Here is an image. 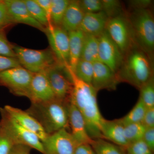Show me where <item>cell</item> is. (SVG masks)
Returning <instances> with one entry per match:
<instances>
[{"instance_id":"cell-1","label":"cell","mask_w":154,"mask_h":154,"mask_svg":"<svg viewBox=\"0 0 154 154\" xmlns=\"http://www.w3.org/2000/svg\"><path fill=\"white\" fill-rule=\"evenodd\" d=\"M66 69L73 85L70 101L75 105L82 116L87 132L91 139H103L101 125L104 118L98 107V92L91 85L78 79L69 67Z\"/></svg>"},{"instance_id":"cell-2","label":"cell","mask_w":154,"mask_h":154,"mask_svg":"<svg viewBox=\"0 0 154 154\" xmlns=\"http://www.w3.org/2000/svg\"><path fill=\"white\" fill-rule=\"evenodd\" d=\"M116 75L119 82L128 83L140 90L153 76L152 60L134 45L125 54Z\"/></svg>"},{"instance_id":"cell-3","label":"cell","mask_w":154,"mask_h":154,"mask_svg":"<svg viewBox=\"0 0 154 154\" xmlns=\"http://www.w3.org/2000/svg\"><path fill=\"white\" fill-rule=\"evenodd\" d=\"M55 99L48 102L31 103L26 110L40 123L48 135L69 127L68 105Z\"/></svg>"},{"instance_id":"cell-4","label":"cell","mask_w":154,"mask_h":154,"mask_svg":"<svg viewBox=\"0 0 154 154\" xmlns=\"http://www.w3.org/2000/svg\"><path fill=\"white\" fill-rule=\"evenodd\" d=\"M134 44L153 60L154 50V19L149 8L132 10L126 15Z\"/></svg>"},{"instance_id":"cell-5","label":"cell","mask_w":154,"mask_h":154,"mask_svg":"<svg viewBox=\"0 0 154 154\" xmlns=\"http://www.w3.org/2000/svg\"><path fill=\"white\" fill-rule=\"evenodd\" d=\"M13 47L21 66L33 73L61 65L51 49H31L15 45Z\"/></svg>"},{"instance_id":"cell-6","label":"cell","mask_w":154,"mask_h":154,"mask_svg":"<svg viewBox=\"0 0 154 154\" xmlns=\"http://www.w3.org/2000/svg\"><path fill=\"white\" fill-rule=\"evenodd\" d=\"M0 124L15 145L28 146L45 154L42 142L36 135L20 125L9 115L4 107L0 108Z\"/></svg>"},{"instance_id":"cell-7","label":"cell","mask_w":154,"mask_h":154,"mask_svg":"<svg viewBox=\"0 0 154 154\" xmlns=\"http://www.w3.org/2000/svg\"><path fill=\"white\" fill-rule=\"evenodd\" d=\"M105 30L124 56L135 45L129 21L125 14L109 18Z\"/></svg>"},{"instance_id":"cell-8","label":"cell","mask_w":154,"mask_h":154,"mask_svg":"<svg viewBox=\"0 0 154 154\" xmlns=\"http://www.w3.org/2000/svg\"><path fill=\"white\" fill-rule=\"evenodd\" d=\"M33 74L22 66L13 68L0 72V84L14 95L27 97Z\"/></svg>"},{"instance_id":"cell-9","label":"cell","mask_w":154,"mask_h":154,"mask_svg":"<svg viewBox=\"0 0 154 154\" xmlns=\"http://www.w3.org/2000/svg\"><path fill=\"white\" fill-rule=\"evenodd\" d=\"M42 143L45 154H74L79 145L65 128L48 135Z\"/></svg>"},{"instance_id":"cell-10","label":"cell","mask_w":154,"mask_h":154,"mask_svg":"<svg viewBox=\"0 0 154 154\" xmlns=\"http://www.w3.org/2000/svg\"><path fill=\"white\" fill-rule=\"evenodd\" d=\"M98 61L116 74L122 63L124 55L105 30L98 36Z\"/></svg>"},{"instance_id":"cell-11","label":"cell","mask_w":154,"mask_h":154,"mask_svg":"<svg viewBox=\"0 0 154 154\" xmlns=\"http://www.w3.org/2000/svg\"><path fill=\"white\" fill-rule=\"evenodd\" d=\"M45 33L58 62L64 66H69L68 33L61 27L53 25L46 28Z\"/></svg>"},{"instance_id":"cell-12","label":"cell","mask_w":154,"mask_h":154,"mask_svg":"<svg viewBox=\"0 0 154 154\" xmlns=\"http://www.w3.org/2000/svg\"><path fill=\"white\" fill-rule=\"evenodd\" d=\"M27 98L31 103L48 102L56 99L48 77L47 70L34 73Z\"/></svg>"},{"instance_id":"cell-13","label":"cell","mask_w":154,"mask_h":154,"mask_svg":"<svg viewBox=\"0 0 154 154\" xmlns=\"http://www.w3.org/2000/svg\"><path fill=\"white\" fill-rule=\"evenodd\" d=\"M63 66L59 64L48 69V77L56 99L69 103L73 85L71 79L67 78L62 70Z\"/></svg>"},{"instance_id":"cell-14","label":"cell","mask_w":154,"mask_h":154,"mask_svg":"<svg viewBox=\"0 0 154 154\" xmlns=\"http://www.w3.org/2000/svg\"><path fill=\"white\" fill-rule=\"evenodd\" d=\"M116 74L99 61L94 63V73L91 85L97 92L103 89L114 90L118 85Z\"/></svg>"},{"instance_id":"cell-15","label":"cell","mask_w":154,"mask_h":154,"mask_svg":"<svg viewBox=\"0 0 154 154\" xmlns=\"http://www.w3.org/2000/svg\"><path fill=\"white\" fill-rule=\"evenodd\" d=\"M4 2L14 23L26 24L45 32L46 28L33 19L23 0H5Z\"/></svg>"},{"instance_id":"cell-16","label":"cell","mask_w":154,"mask_h":154,"mask_svg":"<svg viewBox=\"0 0 154 154\" xmlns=\"http://www.w3.org/2000/svg\"><path fill=\"white\" fill-rule=\"evenodd\" d=\"M69 127L71 134L79 145L91 144L93 140L88 135L85 123L82 116L75 105L70 101L68 105Z\"/></svg>"},{"instance_id":"cell-17","label":"cell","mask_w":154,"mask_h":154,"mask_svg":"<svg viewBox=\"0 0 154 154\" xmlns=\"http://www.w3.org/2000/svg\"><path fill=\"white\" fill-rule=\"evenodd\" d=\"M4 108L20 125L36 135L42 142L47 137L48 134L40 123L26 110L24 111L9 105H6Z\"/></svg>"},{"instance_id":"cell-18","label":"cell","mask_w":154,"mask_h":154,"mask_svg":"<svg viewBox=\"0 0 154 154\" xmlns=\"http://www.w3.org/2000/svg\"><path fill=\"white\" fill-rule=\"evenodd\" d=\"M108 19L102 11L85 14L79 30L84 34L98 37L105 31Z\"/></svg>"},{"instance_id":"cell-19","label":"cell","mask_w":154,"mask_h":154,"mask_svg":"<svg viewBox=\"0 0 154 154\" xmlns=\"http://www.w3.org/2000/svg\"><path fill=\"white\" fill-rule=\"evenodd\" d=\"M101 132L104 139L123 148L129 144L125 136L124 125L119 119L107 120L104 119L101 125Z\"/></svg>"},{"instance_id":"cell-20","label":"cell","mask_w":154,"mask_h":154,"mask_svg":"<svg viewBox=\"0 0 154 154\" xmlns=\"http://www.w3.org/2000/svg\"><path fill=\"white\" fill-rule=\"evenodd\" d=\"M85 14L79 1H70L62 19L61 28L67 33L79 30Z\"/></svg>"},{"instance_id":"cell-21","label":"cell","mask_w":154,"mask_h":154,"mask_svg":"<svg viewBox=\"0 0 154 154\" xmlns=\"http://www.w3.org/2000/svg\"><path fill=\"white\" fill-rule=\"evenodd\" d=\"M69 39V68L74 72L76 66L81 58L85 34L79 30L68 33Z\"/></svg>"},{"instance_id":"cell-22","label":"cell","mask_w":154,"mask_h":154,"mask_svg":"<svg viewBox=\"0 0 154 154\" xmlns=\"http://www.w3.org/2000/svg\"><path fill=\"white\" fill-rule=\"evenodd\" d=\"M98 37L85 34L80 59L94 63L98 61Z\"/></svg>"},{"instance_id":"cell-23","label":"cell","mask_w":154,"mask_h":154,"mask_svg":"<svg viewBox=\"0 0 154 154\" xmlns=\"http://www.w3.org/2000/svg\"><path fill=\"white\" fill-rule=\"evenodd\" d=\"M146 110L147 107L139 97L135 105L129 113L119 119L123 125L131 123H142Z\"/></svg>"},{"instance_id":"cell-24","label":"cell","mask_w":154,"mask_h":154,"mask_svg":"<svg viewBox=\"0 0 154 154\" xmlns=\"http://www.w3.org/2000/svg\"><path fill=\"white\" fill-rule=\"evenodd\" d=\"M91 145L96 154H126L123 148L103 139L93 140Z\"/></svg>"},{"instance_id":"cell-25","label":"cell","mask_w":154,"mask_h":154,"mask_svg":"<svg viewBox=\"0 0 154 154\" xmlns=\"http://www.w3.org/2000/svg\"><path fill=\"white\" fill-rule=\"evenodd\" d=\"M74 73L79 79L91 85L94 73V63L80 59Z\"/></svg>"},{"instance_id":"cell-26","label":"cell","mask_w":154,"mask_h":154,"mask_svg":"<svg viewBox=\"0 0 154 154\" xmlns=\"http://www.w3.org/2000/svg\"><path fill=\"white\" fill-rule=\"evenodd\" d=\"M70 1L51 0V22L53 25L60 27L64 15Z\"/></svg>"},{"instance_id":"cell-27","label":"cell","mask_w":154,"mask_h":154,"mask_svg":"<svg viewBox=\"0 0 154 154\" xmlns=\"http://www.w3.org/2000/svg\"><path fill=\"white\" fill-rule=\"evenodd\" d=\"M146 128L142 123H131L124 125V134L128 143H132L143 140Z\"/></svg>"},{"instance_id":"cell-28","label":"cell","mask_w":154,"mask_h":154,"mask_svg":"<svg viewBox=\"0 0 154 154\" xmlns=\"http://www.w3.org/2000/svg\"><path fill=\"white\" fill-rule=\"evenodd\" d=\"M32 17L45 28L49 26L47 16L43 9L35 0H23Z\"/></svg>"},{"instance_id":"cell-29","label":"cell","mask_w":154,"mask_h":154,"mask_svg":"<svg viewBox=\"0 0 154 154\" xmlns=\"http://www.w3.org/2000/svg\"><path fill=\"white\" fill-rule=\"evenodd\" d=\"M141 99L147 108L154 107V80L152 77L140 89Z\"/></svg>"},{"instance_id":"cell-30","label":"cell","mask_w":154,"mask_h":154,"mask_svg":"<svg viewBox=\"0 0 154 154\" xmlns=\"http://www.w3.org/2000/svg\"><path fill=\"white\" fill-rule=\"evenodd\" d=\"M102 11L107 15L108 18H113L121 14L122 7L121 2L118 0H102Z\"/></svg>"},{"instance_id":"cell-31","label":"cell","mask_w":154,"mask_h":154,"mask_svg":"<svg viewBox=\"0 0 154 154\" xmlns=\"http://www.w3.org/2000/svg\"><path fill=\"white\" fill-rule=\"evenodd\" d=\"M125 149L126 154H153L143 140L130 143Z\"/></svg>"},{"instance_id":"cell-32","label":"cell","mask_w":154,"mask_h":154,"mask_svg":"<svg viewBox=\"0 0 154 154\" xmlns=\"http://www.w3.org/2000/svg\"><path fill=\"white\" fill-rule=\"evenodd\" d=\"M79 1L80 6L85 14L102 11V0H82Z\"/></svg>"},{"instance_id":"cell-33","label":"cell","mask_w":154,"mask_h":154,"mask_svg":"<svg viewBox=\"0 0 154 154\" xmlns=\"http://www.w3.org/2000/svg\"><path fill=\"white\" fill-rule=\"evenodd\" d=\"M0 55L17 58L13 45L7 40L3 31H0Z\"/></svg>"},{"instance_id":"cell-34","label":"cell","mask_w":154,"mask_h":154,"mask_svg":"<svg viewBox=\"0 0 154 154\" xmlns=\"http://www.w3.org/2000/svg\"><path fill=\"white\" fill-rule=\"evenodd\" d=\"M15 145L0 124V154H9Z\"/></svg>"},{"instance_id":"cell-35","label":"cell","mask_w":154,"mask_h":154,"mask_svg":"<svg viewBox=\"0 0 154 154\" xmlns=\"http://www.w3.org/2000/svg\"><path fill=\"white\" fill-rule=\"evenodd\" d=\"M14 24L10 17L4 1L0 2V31Z\"/></svg>"},{"instance_id":"cell-36","label":"cell","mask_w":154,"mask_h":154,"mask_svg":"<svg viewBox=\"0 0 154 154\" xmlns=\"http://www.w3.org/2000/svg\"><path fill=\"white\" fill-rule=\"evenodd\" d=\"M20 66L21 65L17 58L0 55V72Z\"/></svg>"},{"instance_id":"cell-37","label":"cell","mask_w":154,"mask_h":154,"mask_svg":"<svg viewBox=\"0 0 154 154\" xmlns=\"http://www.w3.org/2000/svg\"><path fill=\"white\" fill-rule=\"evenodd\" d=\"M142 123L146 128H154V107L147 108Z\"/></svg>"},{"instance_id":"cell-38","label":"cell","mask_w":154,"mask_h":154,"mask_svg":"<svg viewBox=\"0 0 154 154\" xmlns=\"http://www.w3.org/2000/svg\"><path fill=\"white\" fill-rule=\"evenodd\" d=\"M36 3L43 9L45 13L47 16L48 20L49 26L52 25L51 22V0H35ZM47 27V28H48Z\"/></svg>"},{"instance_id":"cell-39","label":"cell","mask_w":154,"mask_h":154,"mask_svg":"<svg viewBox=\"0 0 154 154\" xmlns=\"http://www.w3.org/2000/svg\"><path fill=\"white\" fill-rule=\"evenodd\" d=\"M143 140L150 149L154 151V128H146L144 134Z\"/></svg>"},{"instance_id":"cell-40","label":"cell","mask_w":154,"mask_h":154,"mask_svg":"<svg viewBox=\"0 0 154 154\" xmlns=\"http://www.w3.org/2000/svg\"><path fill=\"white\" fill-rule=\"evenodd\" d=\"M129 5L132 10L149 8L152 5L151 0H132L128 1Z\"/></svg>"},{"instance_id":"cell-41","label":"cell","mask_w":154,"mask_h":154,"mask_svg":"<svg viewBox=\"0 0 154 154\" xmlns=\"http://www.w3.org/2000/svg\"><path fill=\"white\" fill-rule=\"evenodd\" d=\"M74 154H96L90 144L79 145L75 149Z\"/></svg>"},{"instance_id":"cell-42","label":"cell","mask_w":154,"mask_h":154,"mask_svg":"<svg viewBox=\"0 0 154 154\" xmlns=\"http://www.w3.org/2000/svg\"><path fill=\"white\" fill-rule=\"evenodd\" d=\"M30 148L23 145H14L9 154H30Z\"/></svg>"},{"instance_id":"cell-43","label":"cell","mask_w":154,"mask_h":154,"mask_svg":"<svg viewBox=\"0 0 154 154\" xmlns=\"http://www.w3.org/2000/svg\"><path fill=\"white\" fill-rule=\"evenodd\" d=\"M2 2V1H0V2Z\"/></svg>"}]
</instances>
